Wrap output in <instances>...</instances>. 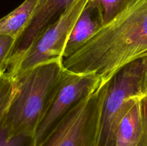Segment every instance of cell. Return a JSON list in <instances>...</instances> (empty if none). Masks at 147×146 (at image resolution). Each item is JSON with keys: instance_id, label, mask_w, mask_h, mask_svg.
I'll use <instances>...</instances> for the list:
<instances>
[{"instance_id": "obj_1", "label": "cell", "mask_w": 147, "mask_h": 146, "mask_svg": "<svg viewBox=\"0 0 147 146\" xmlns=\"http://www.w3.org/2000/svg\"><path fill=\"white\" fill-rule=\"evenodd\" d=\"M147 54V0H130L114 18L100 28L68 57L63 68L93 74L101 85L119 70Z\"/></svg>"}, {"instance_id": "obj_2", "label": "cell", "mask_w": 147, "mask_h": 146, "mask_svg": "<svg viewBox=\"0 0 147 146\" xmlns=\"http://www.w3.org/2000/svg\"><path fill=\"white\" fill-rule=\"evenodd\" d=\"M63 71L62 61H51L11 78L14 89L5 115V125L10 135H26L34 139Z\"/></svg>"}, {"instance_id": "obj_3", "label": "cell", "mask_w": 147, "mask_h": 146, "mask_svg": "<svg viewBox=\"0 0 147 146\" xmlns=\"http://www.w3.org/2000/svg\"><path fill=\"white\" fill-rule=\"evenodd\" d=\"M108 82L76 102L37 146H95Z\"/></svg>"}, {"instance_id": "obj_4", "label": "cell", "mask_w": 147, "mask_h": 146, "mask_svg": "<svg viewBox=\"0 0 147 146\" xmlns=\"http://www.w3.org/2000/svg\"><path fill=\"white\" fill-rule=\"evenodd\" d=\"M146 56L119 70L109 82L95 146H115L116 133L125 115L141 97Z\"/></svg>"}, {"instance_id": "obj_5", "label": "cell", "mask_w": 147, "mask_h": 146, "mask_svg": "<svg viewBox=\"0 0 147 146\" xmlns=\"http://www.w3.org/2000/svg\"><path fill=\"white\" fill-rule=\"evenodd\" d=\"M89 0H75L36 38L11 70L3 72L13 78L38 64L62 61L70 32Z\"/></svg>"}, {"instance_id": "obj_6", "label": "cell", "mask_w": 147, "mask_h": 146, "mask_svg": "<svg viewBox=\"0 0 147 146\" xmlns=\"http://www.w3.org/2000/svg\"><path fill=\"white\" fill-rule=\"evenodd\" d=\"M100 85V79L95 74H78L64 69L44 116L36 130L35 146L76 102L94 92Z\"/></svg>"}, {"instance_id": "obj_7", "label": "cell", "mask_w": 147, "mask_h": 146, "mask_svg": "<svg viewBox=\"0 0 147 146\" xmlns=\"http://www.w3.org/2000/svg\"><path fill=\"white\" fill-rule=\"evenodd\" d=\"M75 0H39L27 28L16 42L6 62L4 70L9 71L20 60L33 42Z\"/></svg>"}, {"instance_id": "obj_8", "label": "cell", "mask_w": 147, "mask_h": 146, "mask_svg": "<svg viewBox=\"0 0 147 146\" xmlns=\"http://www.w3.org/2000/svg\"><path fill=\"white\" fill-rule=\"evenodd\" d=\"M103 25L102 16L96 4L89 0L76 21L65 44L63 59L68 57Z\"/></svg>"}, {"instance_id": "obj_9", "label": "cell", "mask_w": 147, "mask_h": 146, "mask_svg": "<svg viewBox=\"0 0 147 146\" xmlns=\"http://www.w3.org/2000/svg\"><path fill=\"white\" fill-rule=\"evenodd\" d=\"M142 133L141 98L137 100L119 123L115 146H138Z\"/></svg>"}, {"instance_id": "obj_10", "label": "cell", "mask_w": 147, "mask_h": 146, "mask_svg": "<svg viewBox=\"0 0 147 146\" xmlns=\"http://www.w3.org/2000/svg\"><path fill=\"white\" fill-rule=\"evenodd\" d=\"M39 0H24L18 7L0 19V34L18 40L31 20Z\"/></svg>"}, {"instance_id": "obj_11", "label": "cell", "mask_w": 147, "mask_h": 146, "mask_svg": "<svg viewBox=\"0 0 147 146\" xmlns=\"http://www.w3.org/2000/svg\"><path fill=\"white\" fill-rule=\"evenodd\" d=\"M98 8L103 24L114 18L126 7L130 0H90Z\"/></svg>"}, {"instance_id": "obj_12", "label": "cell", "mask_w": 147, "mask_h": 146, "mask_svg": "<svg viewBox=\"0 0 147 146\" xmlns=\"http://www.w3.org/2000/svg\"><path fill=\"white\" fill-rule=\"evenodd\" d=\"M0 146H35L34 139L26 135H11L0 118Z\"/></svg>"}, {"instance_id": "obj_13", "label": "cell", "mask_w": 147, "mask_h": 146, "mask_svg": "<svg viewBox=\"0 0 147 146\" xmlns=\"http://www.w3.org/2000/svg\"><path fill=\"white\" fill-rule=\"evenodd\" d=\"M17 40L6 34H0V73L4 72L6 62L11 54Z\"/></svg>"}, {"instance_id": "obj_14", "label": "cell", "mask_w": 147, "mask_h": 146, "mask_svg": "<svg viewBox=\"0 0 147 146\" xmlns=\"http://www.w3.org/2000/svg\"><path fill=\"white\" fill-rule=\"evenodd\" d=\"M142 133L138 146H147V94L141 98Z\"/></svg>"}, {"instance_id": "obj_15", "label": "cell", "mask_w": 147, "mask_h": 146, "mask_svg": "<svg viewBox=\"0 0 147 146\" xmlns=\"http://www.w3.org/2000/svg\"><path fill=\"white\" fill-rule=\"evenodd\" d=\"M147 94V54L146 55V60H145L144 71L143 80H142V91H141V97H144Z\"/></svg>"}]
</instances>
